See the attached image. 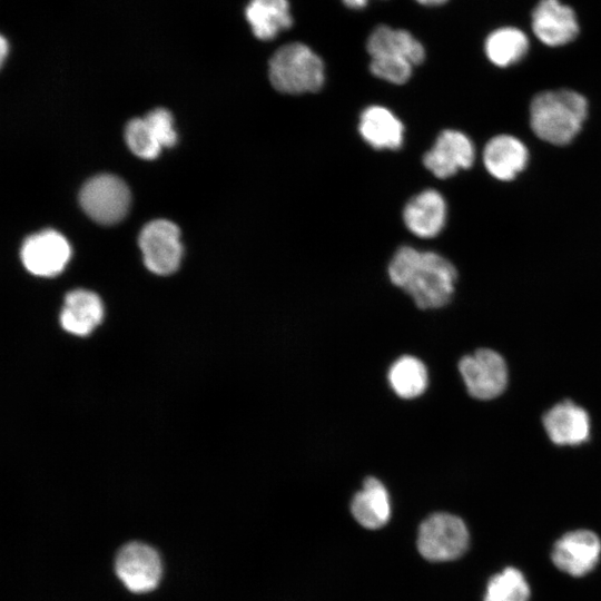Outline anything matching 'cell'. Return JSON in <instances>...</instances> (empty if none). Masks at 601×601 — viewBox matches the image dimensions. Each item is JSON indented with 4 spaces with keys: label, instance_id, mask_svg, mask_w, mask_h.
Segmentation results:
<instances>
[{
    "label": "cell",
    "instance_id": "cell-1",
    "mask_svg": "<svg viewBox=\"0 0 601 601\" xmlns=\"http://www.w3.org/2000/svg\"><path fill=\"white\" fill-rule=\"evenodd\" d=\"M391 282L411 296L420 309L447 305L454 294L457 270L444 256L411 246L400 247L388 268Z\"/></svg>",
    "mask_w": 601,
    "mask_h": 601
},
{
    "label": "cell",
    "instance_id": "cell-2",
    "mask_svg": "<svg viewBox=\"0 0 601 601\" xmlns=\"http://www.w3.org/2000/svg\"><path fill=\"white\" fill-rule=\"evenodd\" d=\"M587 98L572 89L545 90L530 104V126L541 140L564 146L580 132L588 117Z\"/></svg>",
    "mask_w": 601,
    "mask_h": 601
},
{
    "label": "cell",
    "instance_id": "cell-3",
    "mask_svg": "<svg viewBox=\"0 0 601 601\" xmlns=\"http://www.w3.org/2000/svg\"><path fill=\"white\" fill-rule=\"evenodd\" d=\"M268 76L279 92L302 95L318 91L325 81L322 58L302 42L279 47L269 59Z\"/></svg>",
    "mask_w": 601,
    "mask_h": 601
},
{
    "label": "cell",
    "instance_id": "cell-4",
    "mask_svg": "<svg viewBox=\"0 0 601 601\" xmlns=\"http://www.w3.org/2000/svg\"><path fill=\"white\" fill-rule=\"evenodd\" d=\"M469 540L467 528L461 518L439 512L430 515L420 525L417 549L426 560L451 561L465 552Z\"/></svg>",
    "mask_w": 601,
    "mask_h": 601
},
{
    "label": "cell",
    "instance_id": "cell-5",
    "mask_svg": "<svg viewBox=\"0 0 601 601\" xmlns=\"http://www.w3.org/2000/svg\"><path fill=\"white\" fill-rule=\"evenodd\" d=\"M457 368L469 395L473 398L490 401L499 397L508 387V364L494 349L479 348L463 356Z\"/></svg>",
    "mask_w": 601,
    "mask_h": 601
},
{
    "label": "cell",
    "instance_id": "cell-6",
    "mask_svg": "<svg viewBox=\"0 0 601 601\" xmlns=\"http://www.w3.org/2000/svg\"><path fill=\"white\" fill-rule=\"evenodd\" d=\"M130 200V190L126 183L110 174L90 178L79 194V203L85 213L102 225L121 220L129 209Z\"/></svg>",
    "mask_w": 601,
    "mask_h": 601
},
{
    "label": "cell",
    "instance_id": "cell-7",
    "mask_svg": "<svg viewBox=\"0 0 601 601\" xmlns=\"http://www.w3.org/2000/svg\"><path fill=\"white\" fill-rule=\"evenodd\" d=\"M115 571L129 591L145 593L158 585L162 565L158 552L152 546L131 541L118 550Z\"/></svg>",
    "mask_w": 601,
    "mask_h": 601
},
{
    "label": "cell",
    "instance_id": "cell-8",
    "mask_svg": "<svg viewBox=\"0 0 601 601\" xmlns=\"http://www.w3.org/2000/svg\"><path fill=\"white\" fill-rule=\"evenodd\" d=\"M146 267L157 275H169L180 264L183 246L176 224L167 219L148 223L138 239Z\"/></svg>",
    "mask_w": 601,
    "mask_h": 601
},
{
    "label": "cell",
    "instance_id": "cell-9",
    "mask_svg": "<svg viewBox=\"0 0 601 601\" xmlns=\"http://www.w3.org/2000/svg\"><path fill=\"white\" fill-rule=\"evenodd\" d=\"M530 27L534 37L550 48L571 43L581 30L575 10L561 0H539L531 11Z\"/></svg>",
    "mask_w": 601,
    "mask_h": 601
},
{
    "label": "cell",
    "instance_id": "cell-10",
    "mask_svg": "<svg viewBox=\"0 0 601 601\" xmlns=\"http://www.w3.org/2000/svg\"><path fill=\"white\" fill-rule=\"evenodd\" d=\"M71 257L68 240L52 229L29 236L21 247V260L33 275L52 277L61 273Z\"/></svg>",
    "mask_w": 601,
    "mask_h": 601
},
{
    "label": "cell",
    "instance_id": "cell-11",
    "mask_svg": "<svg viewBox=\"0 0 601 601\" xmlns=\"http://www.w3.org/2000/svg\"><path fill=\"white\" fill-rule=\"evenodd\" d=\"M600 554L599 536L590 530L581 529L565 533L554 543L551 560L560 571L582 577L595 568Z\"/></svg>",
    "mask_w": 601,
    "mask_h": 601
},
{
    "label": "cell",
    "instance_id": "cell-12",
    "mask_svg": "<svg viewBox=\"0 0 601 601\" xmlns=\"http://www.w3.org/2000/svg\"><path fill=\"white\" fill-rule=\"evenodd\" d=\"M475 159V147L462 131L443 130L432 148L423 156V165L437 178L454 176L469 169Z\"/></svg>",
    "mask_w": 601,
    "mask_h": 601
},
{
    "label": "cell",
    "instance_id": "cell-13",
    "mask_svg": "<svg viewBox=\"0 0 601 601\" xmlns=\"http://www.w3.org/2000/svg\"><path fill=\"white\" fill-rule=\"evenodd\" d=\"M550 441L559 446H578L590 439L591 420L579 404L565 400L549 408L542 418Z\"/></svg>",
    "mask_w": 601,
    "mask_h": 601
},
{
    "label": "cell",
    "instance_id": "cell-14",
    "mask_svg": "<svg viewBox=\"0 0 601 601\" xmlns=\"http://www.w3.org/2000/svg\"><path fill=\"white\" fill-rule=\"evenodd\" d=\"M446 201L435 189H425L412 197L403 209L406 228L417 237L437 236L445 226Z\"/></svg>",
    "mask_w": 601,
    "mask_h": 601
},
{
    "label": "cell",
    "instance_id": "cell-15",
    "mask_svg": "<svg viewBox=\"0 0 601 601\" xmlns=\"http://www.w3.org/2000/svg\"><path fill=\"white\" fill-rule=\"evenodd\" d=\"M529 161V150L518 137L501 134L492 137L483 149V164L497 180H513Z\"/></svg>",
    "mask_w": 601,
    "mask_h": 601
},
{
    "label": "cell",
    "instance_id": "cell-16",
    "mask_svg": "<svg viewBox=\"0 0 601 601\" xmlns=\"http://www.w3.org/2000/svg\"><path fill=\"white\" fill-rule=\"evenodd\" d=\"M358 131L375 149H398L404 140L402 121L387 108L370 106L359 116Z\"/></svg>",
    "mask_w": 601,
    "mask_h": 601
},
{
    "label": "cell",
    "instance_id": "cell-17",
    "mask_svg": "<svg viewBox=\"0 0 601 601\" xmlns=\"http://www.w3.org/2000/svg\"><path fill=\"white\" fill-rule=\"evenodd\" d=\"M102 317L104 306L99 296L90 290L76 289L66 296L60 324L66 332L85 336L101 323Z\"/></svg>",
    "mask_w": 601,
    "mask_h": 601
},
{
    "label": "cell",
    "instance_id": "cell-18",
    "mask_svg": "<svg viewBox=\"0 0 601 601\" xmlns=\"http://www.w3.org/2000/svg\"><path fill=\"white\" fill-rule=\"evenodd\" d=\"M351 512L366 529H380L391 518V500L384 484L374 476L364 480L362 490L352 499Z\"/></svg>",
    "mask_w": 601,
    "mask_h": 601
},
{
    "label": "cell",
    "instance_id": "cell-19",
    "mask_svg": "<svg viewBox=\"0 0 601 601\" xmlns=\"http://www.w3.org/2000/svg\"><path fill=\"white\" fill-rule=\"evenodd\" d=\"M483 50L493 66L509 68L526 57L530 39L526 32L516 26H501L487 33Z\"/></svg>",
    "mask_w": 601,
    "mask_h": 601
},
{
    "label": "cell",
    "instance_id": "cell-20",
    "mask_svg": "<svg viewBox=\"0 0 601 601\" xmlns=\"http://www.w3.org/2000/svg\"><path fill=\"white\" fill-rule=\"evenodd\" d=\"M366 49L371 57L390 56L408 60L413 66L425 59L423 45L408 31L381 24L367 38Z\"/></svg>",
    "mask_w": 601,
    "mask_h": 601
},
{
    "label": "cell",
    "instance_id": "cell-21",
    "mask_svg": "<svg viewBox=\"0 0 601 601\" xmlns=\"http://www.w3.org/2000/svg\"><path fill=\"white\" fill-rule=\"evenodd\" d=\"M245 17L254 36L272 40L293 26L288 0H250Z\"/></svg>",
    "mask_w": 601,
    "mask_h": 601
},
{
    "label": "cell",
    "instance_id": "cell-22",
    "mask_svg": "<svg viewBox=\"0 0 601 601\" xmlns=\"http://www.w3.org/2000/svg\"><path fill=\"white\" fill-rule=\"evenodd\" d=\"M387 381L398 397L413 400L426 391L428 373L421 359L412 355H403L391 365Z\"/></svg>",
    "mask_w": 601,
    "mask_h": 601
},
{
    "label": "cell",
    "instance_id": "cell-23",
    "mask_svg": "<svg viewBox=\"0 0 601 601\" xmlns=\"http://www.w3.org/2000/svg\"><path fill=\"white\" fill-rule=\"evenodd\" d=\"M529 599L530 588L523 573L508 566L489 580L483 601H529Z\"/></svg>",
    "mask_w": 601,
    "mask_h": 601
},
{
    "label": "cell",
    "instance_id": "cell-24",
    "mask_svg": "<svg viewBox=\"0 0 601 601\" xmlns=\"http://www.w3.org/2000/svg\"><path fill=\"white\" fill-rule=\"evenodd\" d=\"M125 136L130 150L142 159L156 158L162 148L145 118L131 119L126 126Z\"/></svg>",
    "mask_w": 601,
    "mask_h": 601
},
{
    "label": "cell",
    "instance_id": "cell-25",
    "mask_svg": "<svg viewBox=\"0 0 601 601\" xmlns=\"http://www.w3.org/2000/svg\"><path fill=\"white\" fill-rule=\"evenodd\" d=\"M413 65L403 58L390 56L371 57V72L385 81L395 85L405 83L412 76Z\"/></svg>",
    "mask_w": 601,
    "mask_h": 601
},
{
    "label": "cell",
    "instance_id": "cell-26",
    "mask_svg": "<svg viewBox=\"0 0 601 601\" xmlns=\"http://www.w3.org/2000/svg\"><path fill=\"white\" fill-rule=\"evenodd\" d=\"M145 120L161 147H173L176 144L177 134L174 128V119L168 110L154 109L147 114Z\"/></svg>",
    "mask_w": 601,
    "mask_h": 601
},
{
    "label": "cell",
    "instance_id": "cell-27",
    "mask_svg": "<svg viewBox=\"0 0 601 601\" xmlns=\"http://www.w3.org/2000/svg\"><path fill=\"white\" fill-rule=\"evenodd\" d=\"M343 3L351 9H362L367 4L368 0H342Z\"/></svg>",
    "mask_w": 601,
    "mask_h": 601
},
{
    "label": "cell",
    "instance_id": "cell-28",
    "mask_svg": "<svg viewBox=\"0 0 601 601\" xmlns=\"http://www.w3.org/2000/svg\"><path fill=\"white\" fill-rule=\"evenodd\" d=\"M420 4L426 6V7H437L446 3L449 0H415Z\"/></svg>",
    "mask_w": 601,
    "mask_h": 601
},
{
    "label": "cell",
    "instance_id": "cell-29",
    "mask_svg": "<svg viewBox=\"0 0 601 601\" xmlns=\"http://www.w3.org/2000/svg\"><path fill=\"white\" fill-rule=\"evenodd\" d=\"M8 43L6 41V39L2 37L1 38V61L3 62V60L6 59V55L8 52Z\"/></svg>",
    "mask_w": 601,
    "mask_h": 601
}]
</instances>
